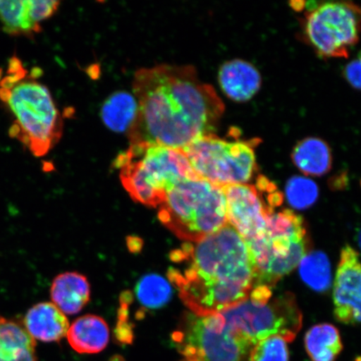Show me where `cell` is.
<instances>
[{
    "label": "cell",
    "instance_id": "cell-1",
    "mask_svg": "<svg viewBox=\"0 0 361 361\" xmlns=\"http://www.w3.org/2000/svg\"><path fill=\"white\" fill-rule=\"evenodd\" d=\"M133 92L138 109L128 132L130 146L183 150L214 134L225 110L215 89L192 66L142 68L134 75Z\"/></svg>",
    "mask_w": 361,
    "mask_h": 361
},
{
    "label": "cell",
    "instance_id": "cell-2",
    "mask_svg": "<svg viewBox=\"0 0 361 361\" xmlns=\"http://www.w3.org/2000/svg\"><path fill=\"white\" fill-rule=\"evenodd\" d=\"M169 281L180 300L197 315L214 314L242 303L255 286V268L245 240L231 225L170 255Z\"/></svg>",
    "mask_w": 361,
    "mask_h": 361
},
{
    "label": "cell",
    "instance_id": "cell-3",
    "mask_svg": "<svg viewBox=\"0 0 361 361\" xmlns=\"http://www.w3.org/2000/svg\"><path fill=\"white\" fill-rule=\"evenodd\" d=\"M25 72L19 60L11 61L8 75L0 81V101L12 116L11 137L42 157L60 141L63 120L47 87Z\"/></svg>",
    "mask_w": 361,
    "mask_h": 361
},
{
    "label": "cell",
    "instance_id": "cell-4",
    "mask_svg": "<svg viewBox=\"0 0 361 361\" xmlns=\"http://www.w3.org/2000/svg\"><path fill=\"white\" fill-rule=\"evenodd\" d=\"M115 166L133 200L152 207L179 183L200 178L183 150L161 146H130L116 157Z\"/></svg>",
    "mask_w": 361,
    "mask_h": 361
},
{
    "label": "cell",
    "instance_id": "cell-5",
    "mask_svg": "<svg viewBox=\"0 0 361 361\" xmlns=\"http://www.w3.org/2000/svg\"><path fill=\"white\" fill-rule=\"evenodd\" d=\"M158 218L183 240H200L228 224L224 188L202 178L184 180L166 194Z\"/></svg>",
    "mask_w": 361,
    "mask_h": 361
},
{
    "label": "cell",
    "instance_id": "cell-6",
    "mask_svg": "<svg viewBox=\"0 0 361 361\" xmlns=\"http://www.w3.org/2000/svg\"><path fill=\"white\" fill-rule=\"evenodd\" d=\"M271 209L263 238L247 245L254 262L256 286L272 288L309 254L310 241L305 221L290 209Z\"/></svg>",
    "mask_w": 361,
    "mask_h": 361
},
{
    "label": "cell",
    "instance_id": "cell-7",
    "mask_svg": "<svg viewBox=\"0 0 361 361\" xmlns=\"http://www.w3.org/2000/svg\"><path fill=\"white\" fill-rule=\"evenodd\" d=\"M260 139H233L215 134L204 135L183 149L189 164L200 178L219 186L247 184L258 171L255 149Z\"/></svg>",
    "mask_w": 361,
    "mask_h": 361
},
{
    "label": "cell",
    "instance_id": "cell-8",
    "mask_svg": "<svg viewBox=\"0 0 361 361\" xmlns=\"http://www.w3.org/2000/svg\"><path fill=\"white\" fill-rule=\"evenodd\" d=\"M305 4L302 39L324 59L348 58L361 34V7L350 1Z\"/></svg>",
    "mask_w": 361,
    "mask_h": 361
},
{
    "label": "cell",
    "instance_id": "cell-9",
    "mask_svg": "<svg viewBox=\"0 0 361 361\" xmlns=\"http://www.w3.org/2000/svg\"><path fill=\"white\" fill-rule=\"evenodd\" d=\"M173 341L180 361H250L252 347L225 322L221 313L183 315Z\"/></svg>",
    "mask_w": 361,
    "mask_h": 361
},
{
    "label": "cell",
    "instance_id": "cell-10",
    "mask_svg": "<svg viewBox=\"0 0 361 361\" xmlns=\"http://www.w3.org/2000/svg\"><path fill=\"white\" fill-rule=\"evenodd\" d=\"M219 313L226 324L252 346L275 336L291 342L302 326L301 311L295 296L290 293L268 301L250 296L242 303Z\"/></svg>",
    "mask_w": 361,
    "mask_h": 361
},
{
    "label": "cell",
    "instance_id": "cell-11",
    "mask_svg": "<svg viewBox=\"0 0 361 361\" xmlns=\"http://www.w3.org/2000/svg\"><path fill=\"white\" fill-rule=\"evenodd\" d=\"M276 188L264 176L256 184H232L224 186L228 224L236 230L246 245L263 238L266 219L275 207L269 202L271 191Z\"/></svg>",
    "mask_w": 361,
    "mask_h": 361
},
{
    "label": "cell",
    "instance_id": "cell-12",
    "mask_svg": "<svg viewBox=\"0 0 361 361\" xmlns=\"http://www.w3.org/2000/svg\"><path fill=\"white\" fill-rule=\"evenodd\" d=\"M335 316L346 324H361V263L357 252L343 247L334 286Z\"/></svg>",
    "mask_w": 361,
    "mask_h": 361
},
{
    "label": "cell",
    "instance_id": "cell-13",
    "mask_svg": "<svg viewBox=\"0 0 361 361\" xmlns=\"http://www.w3.org/2000/svg\"><path fill=\"white\" fill-rule=\"evenodd\" d=\"M219 83L230 100L250 101L261 88L259 71L251 63L243 60L225 62L219 71Z\"/></svg>",
    "mask_w": 361,
    "mask_h": 361
},
{
    "label": "cell",
    "instance_id": "cell-14",
    "mask_svg": "<svg viewBox=\"0 0 361 361\" xmlns=\"http://www.w3.org/2000/svg\"><path fill=\"white\" fill-rule=\"evenodd\" d=\"M24 326L35 341L58 342L67 335L70 324L66 314L55 305L42 302L28 310Z\"/></svg>",
    "mask_w": 361,
    "mask_h": 361
},
{
    "label": "cell",
    "instance_id": "cell-15",
    "mask_svg": "<svg viewBox=\"0 0 361 361\" xmlns=\"http://www.w3.org/2000/svg\"><path fill=\"white\" fill-rule=\"evenodd\" d=\"M71 348L80 354L100 353L110 340L106 322L97 315H84L76 319L67 332Z\"/></svg>",
    "mask_w": 361,
    "mask_h": 361
},
{
    "label": "cell",
    "instance_id": "cell-16",
    "mask_svg": "<svg viewBox=\"0 0 361 361\" xmlns=\"http://www.w3.org/2000/svg\"><path fill=\"white\" fill-rule=\"evenodd\" d=\"M51 297L53 304L65 314H78L90 300V283L82 274H61L54 279Z\"/></svg>",
    "mask_w": 361,
    "mask_h": 361
},
{
    "label": "cell",
    "instance_id": "cell-17",
    "mask_svg": "<svg viewBox=\"0 0 361 361\" xmlns=\"http://www.w3.org/2000/svg\"><path fill=\"white\" fill-rule=\"evenodd\" d=\"M35 347L23 324L0 317V361H37Z\"/></svg>",
    "mask_w": 361,
    "mask_h": 361
},
{
    "label": "cell",
    "instance_id": "cell-18",
    "mask_svg": "<svg viewBox=\"0 0 361 361\" xmlns=\"http://www.w3.org/2000/svg\"><path fill=\"white\" fill-rule=\"evenodd\" d=\"M293 164L302 173L322 177L331 169L332 152L326 142L318 137H306L297 142L291 152Z\"/></svg>",
    "mask_w": 361,
    "mask_h": 361
},
{
    "label": "cell",
    "instance_id": "cell-19",
    "mask_svg": "<svg viewBox=\"0 0 361 361\" xmlns=\"http://www.w3.org/2000/svg\"><path fill=\"white\" fill-rule=\"evenodd\" d=\"M0 24L4 33L33 38L42 25L31 17L29 0H0Z\"/></svg>",
    "mask_w": 361,
    "mask_h": 361
},
{
    "label": "cell",
    "instance_id": "cell-20",
    "mask_svg": "<svg viewBox=\"0 0 361 361\" xmlns=\"http://www.w3.org/2000/svg\"><path fill=\"white\" fill-rule=\"evenodd\" d=\"M137 101L134 94L126 92H116L103 103L102 120L112 132H128L137 116Z\"/></svg>",
    "mask_w": 361,
    "mask_h": 361
},
{
    "label": "cell",
    "instance_id": "cell-21",
    "mask_svg": "<svg viewBox=\"0 0 361 361\" xmlns=\"http://www.w3.org/2000/svg\"><path fill=\"white\" fill-rule=\"evenodd\" d=\"M305 345L312 361H335L343 349L340 332L331 324L310 328L306 333Z\"/></svg>",
    "mask_w": 361,
    "mask_h": 361
},
{
    "label": "cell",
    "instance_id": "cell-22",
    "mask_svg": "<svg viewBox=\"0 0 361 361\" xmlns=\"http://www.w3.org/2000/svg\"><path fill=\"white\" fill-rule=\"evenodd\" d=\"M299 266L302 281L314 290L324 292L331 286V264L324 252H309L301 260Z\"/></svg>",
    "mask_w": 361,
    "mask_h": 361
},
{
    "label": "cell",
    "instance_id": "cell-23",
    "mask_svg": "<svg viewBox=\"0 0 361 361\" xmlns=\"http://www.w3.org/2000/svg\"><path fill=\"white\" fill-rule=\"evenodd\" d=\"M171 288L164 277L148 274L135 286V295L145 308L157 309L164 306L171 299Z\"/></svg>",
    "mask_w": 361,
    "mask_h": 361
},
{
    "label": "cell",
    "instance_id": "cell-24",
    "mask_svg": "<svg viewBox=\"0 0 361 361\" xmlns=\"http://www.w3.org/2000/svg\"><path fill=\"white\" fill-rule=\"evenodd\" d=\"M286 194L288 202L293 209H306L317 201L319 188L314 180L295 176L288 180Z\"/></svg>",
    "mask_w": 361,
    "mask_h": 361
},
{
    "label": "cell",
    "instance_id": "cell-25",
    "mask_svg": "<svg viewBox=\"0 0 361 361\" xmlns=\"http://www.w3.org/2000/svg\"><path fill=\"white\" fill-rule=\"evenodd\" d=\"M288 342L281 336H271L252 347L250 361H288Z\"/></svg>",
    "mask_w": 361,
    "mask_h": 361
},
{
    "label": "cell",
    "instance_id": "cell-26",
    "mask_svg": "<svg viewBox=\"0 0 361 361\" xmlns=\"http://www.w3.org/2000/svg\"><path fill=\"white\" fill-rule=\"evenodd\" d=\"M133 300L132 293L129 291L123 293L121 298V308L118 314V323L116 329L117 340L125 344H130L133 341V328L128 319V309Z\"/></svg>",
    "mask_w": 361,
    "mask_h": 361
},
{
    "label": "cell",
    "instance_id": "cell-27",
    "mask_svg": "<svg viewBox=\"0 0 361 361\" xmlns=\"http://www.w3.org/2000/svg\"><path fill=\"white\" fill-rule=\"evenodd\" d=\"M60 4V1L52 0H29L31 17L35 23L42 25L43 21L55 15Z\"/></svg>",
    "mask_w": 361,
    "mask_h": 361
},
{
    "label": "cell",
    "instance_id": "cell-28",
    "mask_svg": "<svg viewBox=\"0 0 361 361\" xmlns=\"http://www.w3.org/2000/svg\"><path fill=\"white\" fill-rule=\"evenodd\" d=\"M344 76L351 87L361 90V64L358 59L350 61L344 69Z\"/></svg>",
    "mask_w": 361,
    "mask_h": 361
},
{
    "label": "cell",
    "instance_id": "cell-29",
    "mask_svg": "<svg viewBox=\"0 0 361 361\" xmlns=\"http://www.w3.org/2000/svg\"><path fill=\"white\" fill-rule=\"evenodd\" d=\"M359 245L361 248V231L360 232V234H359Z\"/></svg>",
    "mask_w": 361,
    "mask_h": 361
},
{
    "label": "cell",
    "instance_id": "cell-30",
    "mask_svg": "<svg viewBox=\"0 0 361 361\" xmlns=\"http://www.w3.org/2000/svg\"><path fill=\"white\" fill-rule=\"evenodd\" d=\"M357 59H358V61L360 62V64H361V51L359 53Z\"/></svg>",
    "mask_w": 361,
    "mask_h": 361
}]
</instances>
